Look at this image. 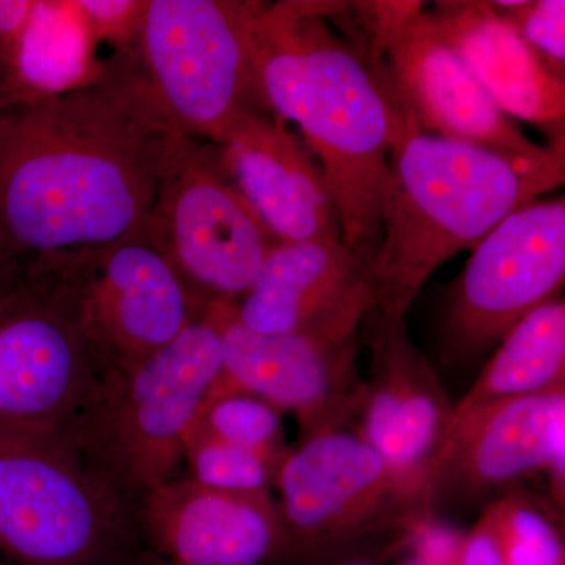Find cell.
<instances>
[{
    "instance_id": "6da1fadb",
    "label": "cell",
    "mask_w": 565,
    "mask_h": 565,
    "mask_svg": "<svg viewBox=\"0 0 565 565\" xmlns=\"http://www.w3.org/2000/svg\"><path fill=\"white\" fill-rule=\"evenodd\" d=\"M188 139L120 51L77 84L0 103V267L145 230Z\"/></svg>"
},
{
    "instance_id": "7a4b0ae2",
    "label": "cell",
    "mask_w": 565,
    "mask_h": 565,
    "mask_svg": "<svg viewBox=\"0 0 565 565\" xmlns=\"http://www.w3.org/2000/svg\"><path fill=\"white\" fill-rule=\"evenodd\" d=\"M332 2H255L253 57L267 109L318 159L343 243L373 270L392 154L412 132L362 47L329 24Z\"/></svg>"
},
{
    "instance_id": "3957f363",
    "label": "cell",
    "mask_w": 565,
    "mask_h": 565,
    "mask_svg": "<svg viewBox=\"0 0 565 565\" xmlns=\"http://www.w3.org/2000/svg\"><path fill=\"white\" fill-rule=\"evenodd\" d=\"M373 278L375 313L405 318L430 275L512 211L564 184L471 145L408 132L392 154Z\"/></svg>"
},
{
    "instance_id": "277c9868",
    "label": "cell",
    "mask_w": 565,
    "mask_h": 565,
    "mask_svg": "<svg viewBox=\"0 0 565 565\" xmlns=\"http://www.w3.org/2000/svg\"><path fill=\"white\" fill-rule=\"evenodd\" d=\"M221 323L210 305L172 343L95 388L55 429L111 489L139 504L184 471L185 441L221 377Z\"/></svg>"
},
{
    "instance_id": "5b68a950",
    "label": "cell",
    "mask_w": 565,
    "mask_h": 565,
    "mask_svg": "<svg viewBox=\"0 0 565 565\" xmlns=\"http://www.w3.org/2000/svg\"><path fill=\"white\" fill-rule=\"evenodd\" d=\"M137 505L55 427L0 424V556L10 565H131Z\"/></svg>"
},
{
    "instance_id": "8992f818",
    "label": "cell",
    "mask_w": 565,
    "mask_h": 565,
    "mask_svg": "<svg viewBox=\"0 0 565 565\" xmlns=\"http://www.w3.org/2000/svg\"><path fill=\"white\" fill-rule=\"evenodd\" d=\"M253 10L239 0L141 3L120 51L185 136L221 145L245 115L269 110L253 57Z\"/></svg>"
},
{
    "instance_id": "52a82bcc",
    "label": "cell",
    "mask_w": 565,
    "mask_h": 565,
    "mask_svg": "<svg viewBox=\"0 0 565 565\" xmlns=\"http://www.w3.org/2000/svg\"><path fill=\"white\" fill-rule=\"evenodd\" d=\"M360 46L408 128L534 169L565 167V145H537L487 95L419 2L353 3Z\"/></svg>"
},
{
    "instance_id": "ba28073f",
    "label": "cell",
    "mask_w": 565,
    "mask_h": 565,
    "mask_svg": "<svg viewBox=\"0 0 565 565\" xmlns=\"http://www.w3.org/2000/svg\"><path fill=\"white\" fill-rule=\"evenodd\" d=\"M288 550L415 535L434 522L426 479L405 475L355 430L286 446L275 471Z\"/></svg>"
},
{
    "instance_id": "9c48e42d",
    "label": "cell",
    "mask_w": 565,
    "mask_h": 565,
    "mask_svg": "<svg viewBox=\"0 0 565 565\" xmlns=\"http://www.w3.org/2000/svg\"><path fill=\"white\" fill-rule=\"evenodd\" d=\"M145 230L206 308L237 303L278 244L234 184L217 145L192 137L163 173Z\"/></svg>"
},
{
    "instance_id": "30bf717a",
    "label": "cell",
    "mask_w": 565,
    "mask_h": 565,
    "mask_svg": "<svg viewBox=\"0 0 565 565\" xmlns=\"http://www.w3.org/2000/svg\"><path fill=\"white\" fill-rule=\"evenodd\" d=\"M29 266L61 289L102 373L148 359L207 311L147 230Z\"/></svg>"
},
{
    "instance_id": "8fae6325",
    "label": "cell",
    "mask_w": 565,
    "mask_h": 565,
    "mask_svg": "<svg viewBox=\"0 0 565 565\" xmlns=\"http://www.w3.org/2000/svg\"><path fill=\"white\" fill-rule=\"evenodd\" d=\"M564 281V196L535 200L505 215L475 245L449 292L444 362L479 363L525 316L559 297Z\"/></svg>"
},
{
    "instance_id": "7c38bea8",
    "label": "cell",
    "mask_w": 565,
    "mask_h": 565,
    "mask_svg": "<svg viewBox=\"0 0 565 565\" xmlns=\"http://www.w3.org/2000/svg\"><path fill=\"white\" fill-rule=\"evenodd\" d=\"M546 473L552 504L565 508V385L481 408L449 426L427 468L430 511L484 509Z\"/></svg>"
},
{
    "instance_id": "4fadbf2b",
    "label": "cell",
    "mask_w": 565,
    "mask_h": 565,
    "mask_svg": "<svg viewBox=\"0 0 565 565\" xmlns=\"http://www.w3.org/2000/svg\"><path fill=\"white\" fill-rule=\"evenodd\" d=\"M99 375L50 275L35 266L0 267V424L57 427Z\"/></svg>"
},
{
    "instance_id": "5bb4252c",
    "label": "cell",
    "mask_w": 565,
    "mask_h": 565,
    "mask_svg": "<svg viewBox=\"0 0 565 565\" xmlns=\"http://www.w3.org/2000/svg\"><path fill=\"white\" fill-rule=\"evenodd\" d=\"M221 323L223 366L215 386L262 397L299 423L300 440L352 429L364 403L359 340L262 334L245 329L234 303H212Z\"/></svg>"
},
{
    "instance_id": "9a60e30c",
    "label": "cell",
    "mask_w": 565,
    "mask_h": 565,
    "mask_svg": "<svg viewBox=\"0 0 565 565\" xmlns=\"http://www.w3.org/2000/svg\"><path fill=\"white\" fill-rule=\"evenodd\" d=\"M375 307L373 278L343 239L278 243L234 303L245 329L359 340Z\"/></svg>"
},
{
    "instance_id": "2e32d148",
    "label": "cell",
    "mask_w": 565,
    "mask_h": 565,
    "mask_svg": "<svg viewBox=\"0 0 565 565\" xmlns=\"http://www.w3.org/2000/svg\"><path fill=\"white\" fill-rule=\"evenodd\" d=\"M145 550L167 565H273L288 550L273 493H232L184 475L137 504Z\"/></svg>"
},
{
    "instance_id": "e0dca14e",
    "label": "cell",
    "mask_w": 565,
    "mask_h": 565,
    "mask_svg": "<svg viewBox=\"0 0 565 565\" xmlns=\"http://www.w3.org/2000/svg\"><path fill=\"white\" fill-rule=\"evenodd\" d=\"M364 323L371 375L353 430L396 470L426 479L451 426L455 405L408 337L405 318L373 311Z\"/></svg>"
},
{
    "instance_id": "ac0fdd59",
    "label": "cell",
    "mask_w": 565,
    "mask_h": 565,
    "mask_svg": "<svg viewBox=\"0 0 565 565\" xmlns=\"http://www.w3.org/2000/svg\"><path fill=\"white\" fill-rule=\"evenodd\" d=\"M217 147L234 184L278 243L343 239L321 167L273 111L245 115Z\"/></svg>"
},
{
    "instance_id": "d6986e66",
    "label": "cell",
    "mask_w": 565,
    "mask_h": 565,
    "mask_svg": "<svg viewBox=\"0 0 565 565\" xmlns=\"http://www.w3.org/2000/svg\"><path fill=\"white\" fill-rule=\"evenodd\" d=\"M438 33L508 117L565 145V81L492 2L444 0L426 10Z\"/></svg>"
},
{
    "instance_id": "ffe728a7",
    "label": "cell",
    "mask_w": 565,
    "mask_h": 565,
    "mask_svg": "<svg viewBox=\"0 0 565 565\" xmlns=\"http://www.w3.org/2000/svg\"><path fill=\"white\" fill-rule=\"evenodd\" d=\"M565 385V300L535 308L509 330L475 384L455 407L452 422L489 405Z\"/></svg>"
},
{
    "instance_id": "44dd1931",
    "label": "cell",
    "mask_w": 565,
    "mask_h": 565,
    "mask_svg": "<svg viewBox=\"0 0 565 565\" xmlns=\"http://www.w3.org/2000/svg\"><path fill=\"white\" fill-rule=\"evenodd\" d=\"M563 512L514 489L487 504L478 516L504 565H565Z\"/></svg>"
},
{
    "instance_id": "7402d4cb",
    "label": "cell",
    "mask_w": 565,
    "mask_h": 565,
    "mask_svg": "<svg viewBox=\"0 0 565 565\" xmlns=\"http://www.w3.org/2000/svg\"><path fill=\"white\" fill-rule=\"evenodd\" d=\"M281 455H263L191 429L185 441L182 475L196 484L222 492L273 493Z\"/></svg>"
},
{
    "instance_id": "603a6c76",
    "label": "cell",
    "mask_w": 565,
    "mask_h": 565,
    "mask_svg": "<svg viewBox=\"0 0 565 565\" xmlns=\"http://www.w3.org/2000/svg\"><path fill=\"white\" fill-rule=\"evenodd\" d=\"M192 429L263 455L278 456L286 449L282 412L236 390L214 385Z\"/></svg>"
},
{
    "instance_id": "cb8c5ba5",
    "label": "cell",
    "mask_w": 565,
    "mask_h": 565,
    "mask_svg": "<svg viewBox=\"0 0 565 565\" xmlns=\"http://www.w3.org/2000/svg\"><path fill=\"white\" fill-rule=\"evenodd\" d=\"M494 7V6H493ZM497 9V7H494ZM523 40L559 74L565 65L564 0H520L512 9H497Z\"/></svg>"
},
{
    "instance_id": "d4e9b609",
    "label": "cell",
    "mask_w": 565,
    "mask_h": 565,
    "mask_svg": "<svg viewBox=\"0 0 565 565\" xmlns=\"http://www.w3.org/2000/svg\"><path fill=\"white\" fill-rule=\"evenodd\" d=\"M412 539L414 535H394L313 546L288 553L273 565H388L397 552L411 545Z\"/></svg>"
},
{
    "instance_id": "484cf974",
    "label": "cell",
    "mask_w": 565,
    "mask_h": 565,
    "mask_svg": "<svg viewBox=\"0 0 565 565\" xmlns=\"http://www.w3.org/2000/svg\"><path fill=\"white\" fill-rule=\"evenodd\" d=\"M36 3L32 0H0V103L17 92L22 46Z\"/></svg>"
},
{
    "instance_id": "4316f807",
    "label": "cell",
    "mask_w": 565,
    "mask_h": 565,
    "mask_svg": "<svg viewBox=\"0 0 565 565\" xmlns=\"http://www.w3.org/2000/svg\"><path fill=\"white\" fill-rule=\"evenodd\" d=\"M451 565H504L492 537L481 522L476 520L473 527L457 539Z\"/></svg>"
},
{
    "instance_id": "83f0119b",
    "label": "cell",
    "mask_w": 565,
    "mask_h": 565,
    "mask_svg": "<svg viewBox=\"0 0 565 565\" xmlns=\"http://www.w3.org/2000/svg\"><path fill=\"white\" fill-rule=\"evenodd\" d=\"M131 565H167L162 563L159 557L151 555L150 552H145L143 555L139 557V559L134 561Z\"/></svg>"
},
{
    "instance_id": "f1b7e54d",
    "label": "cell",
    "mask_w": 565,
    "mask_h": 565,
    "mask_svg": "<svg viewBox=\"0 0 565 565\" xmlns=\"http://www.w3.org/2000/svg\"><path fill=\"white\" fill-rule=\"evenodd\" d=\"M0 565H10L9 563H7L6 559H3L2 556H0Z\"/></svg>"
}]
</instances>
